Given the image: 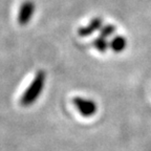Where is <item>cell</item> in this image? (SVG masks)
Wrapping results in <instances>:
<instances>
[{
    "label": "cell",
    "mask_w": 151,
    "mask_h": 151,
    "mask_svg": "<svg viewBox=\"0 0 151 151\" xmlns=\"http://www.w3.org/2000/svg\"><path fill=\"white\" fill-rule=\"evenodd\" d=\"M102 23H103V21H102L101 18H93L87 25L83 26V27H81L79 29L78 31L79 35L81 37H88V36L92 35L94 32H97L98 29H100L102 27Z\"/></svg>",
    "instance_id": "obj_4"
},
{
    "label": "cell",
    "mask_w": 151,
    "mask_h": 151,
    "mask_svg": "<svg viewBox=\"0 0 151 151\" xmlns=\"http://www.w3.org/2000/svg\"><path fill=\"white\" fill-rule=\"evenodd\" d=\"M92 43H93V46L96 47L100 52H105L107 50V48H108V43H107L106 39L101 37V36H100L99 38H97V39H94Z\"/></svg>",
    "instance_id": "obj_6"
},
{
    "label": "cell",
    "mask_w": 151,
    "mask_h": 151,
    "mask_svg": "<svg viewBox=\"0 0 151 151\" xmlns=\"http://www.w3.org/2000/svg\"><path fill=\"white\" fill-rule=\"evenodd\" d=\"M73 104L77 108V110L81 113V116H85V118H89L96 114L98 110L97 104L94 103L92 100L85 99V98L81 97H76L73 99Z\"/></svg>",
    "instance_id": "obj_2"
},
{
    "label": "cell",
    "mask_w": 151,
    "mask_h": 151,
    "mask_svg": "<svg viewBox=\"0 0 151 151\" xmlns=\"http://www.w3.org/2000/svg\"><path fill=\"white\" fill-rule=\"evenodd\" d=\"M116 32V27L112 25V24H107V25H104L101 27V37L107 38L110 37L114 34Z\"/></svg>",
    "instance_id": "obj_7"
},
{
    "label": "cell",
    "mask_w": 151,
    "mask_h": 151,
    "mask_svg": "<svg viewBox=\"0 0 151 151\" xmlns=\"http://www.w3.org/2000/svg\"><path fill=\"white\" fill-rule=\"evenodd\" d=\"M109 46L114 52H122L127 46V41L122 36H116L110 41Z\"/></svg>",
    "instance_id": "obj_5"
},
{
    "label": "cell",
    "mask_w": 151,
    "mask_h": 151,
    "mask_svg": "<svg viewBox=\"0 0 151 151\" xmlns=\"http://www.w3.org/2000/svg\"><path fill=\"white\" fill-rule=\"evenodd\" d=\"M35 13V3L31 0H26L20 6L18 14V22L21 25H25L31 21L32 17Z\"/></svg>",
    "instance_id": "obj_3"
},
{
    "label": "cell",
    "mask_w": 151,
    "mask_h": 151,
    "mask_svg": "<svg viewBox=\"0 0 151 151\" xmlns=\"http://www.w3.org/2000/svg\"><path fill=\"white\" fill-rule=\"evenodd\" d=\"M45 80H46V75L43 70L38 71L36 73L35 78L32 81L31 85L27 87L23 96L21 97V105L23 106H29L32 104H34L37 99L40 97L41 92H42L43 88L45 85Z\"/></svg>",
    "instance_id": "obj_1"
}]
</instances>
